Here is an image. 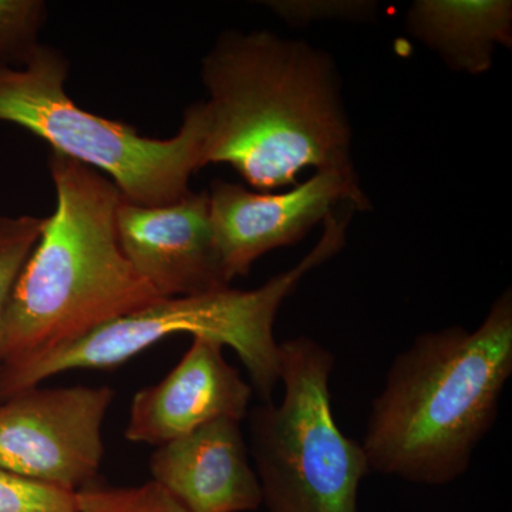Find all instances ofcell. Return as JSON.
Returning <instances> with one entry per match:
<instances>
[{
  "instance_id": "obj_3",
  "label": "cell",
  "mask_w": 512,
  "mask_h": 512,
  "mask_svg": "<svg viewBox=\"0 0 512 512\" xmlns=\"http://www.w3.org/2000/svg\"><path fill=\"white\" fill-rule=\"evenodd\" d=\"M49 171L56 210L10 295L0 376L164 299L121 251L113 181L53 151Z\"/></svg>"
},
{
  "instance_id": "obj_13",
  "label": "cell",
  "mask_w": 512,
  "mask_h": 512,
  "mask_svg": "<svg viewBox=\"0 0 512 512\" xmlns=\"http://www.w3.org/2000/svg\"><path fill=\"white\" fill-rule=\"evenodd\" d=\"M46 19L42 0H0V69L26 63L40 45Z\"/></svg>"
},
{
  "instance_id": "obj_4",
  "label": "cell",
  "mask_w": 512,
  "mask_h": 512,
  "mask_svg": "<svg viewBox=\"0 0 512 512\" xmlns=\"http://www.w3.org/2000/svg\"><path fill=\"white\" fill-rule=\"evenodd\" d=\"M67 76L69 60L42 43L23 66L0 69V121L42 138L53 153L100 171L133 204L161 207L190 194L191 175L204 167V101L184 110L174 137L160 140L77 106L66 93Z\"/></svg>"
},
{
  "instance_id": "obj_14",
  "label": "cell",
  "mask_w": 512,
  "mask_h": 512,
  "mask_svg": "<svg viewBox=\"0 0 512 512\" xmlns=\"http://www.w3.org/2000/svg\"><path fill=\"white\" fill-rule=\"evenodd\" d=\"M46 218L0 217V339L6 308L20 272L45 228Z\"/></svg>"
},
{
  "instance_id": "obj_2",
  "label": "cell",
  "mask_w": 512,
  "mask_h": 512,
  "mask_svg": "<svg viewBox=\"0 0 512 512\" xmlns=\"http://www.w3.org/2000/svg\"><path fill=\"white\" fill-rule=\"evenodd\" d=\"M512 375V293L473 332L423 333L394 359L362 441L370 470L420 485L463 477Z\"/></svg>"
},
{
  "instance_id": "obj_15",
  "label": "cell",
  "mask_w": 512,
  "mask_h": 512,
  "mask_svg": "<svg viewBox=\"0 0 512 512\" xmlns=\"http://www.w3.org/2000/svg\"><path fill=\"white\" fill-rule=\"evenodd\" d=\"M77 512H187L153 480L133 487L92 484L76 493Z\"/></svg>"
},
{
  "instance_id": "obj_11",
  "label": "cell",
  "mask_w": 512,
  "mask_h": 512,
  "mask_svg": "<svg viewBox=\"0 0 512 512\" xmlns=\"http://www.w3.org/2000/svg\"><path fill=\"white\" fill-rule=\"evenodd\" d=\"M150 471L187 512H251L262 505L241 421L217 420L163 444L150 458Z\"/></svg>"
},
{
  "instance_id": "obj_12",
  "label": "cell",
  "mask_w": 512,
  "mask_h": 512,
  "mask_svg": "<svg viewBox=\"0 0 512 512\" xmlns=\"http://www.w3.org/2000/svg\"><path fill=\"white\" fill-rule=\"evenodd\" d=\"M407 28L454 70L483 74L495 47H511L512 3L507 0H419Z\"/></svg>"
},
{
  "instance_id": "obj_9",
  "label": "cell",
  "mask_w": 512,
  "mask_h": 512,
  "mask_svg": "<svg viewBox=\"0 0 512 512\" xmlns=\"http://www.w3.org/2000/svg\"><path fill=\"white\" fill-rule=\"evenodd\" d=\"M116 229L128 262L163 298L229 289L232 281L215 241L207 190L161 207L121 197Z\"/></svg>"
},
{
  "instance_id": "obj_10",
  "label": "cell",
  "mask_w": 512,
  "mask_h": 512,
  "mask_svg": "<svg viewBox=\"0 0 512 512\" xmlns=\"http://www.w3.org/2000/svg\"><path fill=\"white\" fill-rule=\"evenodd\" d=\"M224 346L211 336H192L180 363L134 396L126 439L160 447L217 420H244L254 389L225 360Z\"/></svg>"
},
{
  "instance_id": "obj_5",
  "label": "cell",
  "mask_w": 512,
  "mask_h": 512,
  "mask_svg": "<svg viewBox=\"0 0 512 512\" xmlns=\"http://www.w3.org/2000/svg\"><path fill=\"white\" fill-rule=\"evenodd\" d=\"M345 229L343 222H326L325 234L301 264L255 291L229 288L210 295L164 298L0 376V402L59 373L121 365L180 333L211 336L237 350L254 392L262 403L272 402L279 382V345L272 332L276 312L306 272L338 254L345 244Z\"/></svg>"
},
{
  "instance_id": "obj_16",
  "label": "cell",
  "mask_w": 512,
  "mask_h": 512,
  "mask_svg": "<svg viewBox=\"0 0 512 512\" xmlns=\"http://www.w3.org/2000/svg\"><path fill=\"white\" fill-rule=\"evenodd\" d=\"M0 512H77L76 493L0 468Z\"/></svg>"
},
{
  "instance_id": "obj_7",
  "label": "cell",
  "mask_w": 512,
  "mask_h": 512,
  "mask_svg": "<svg viewBox=\"0 0 512 512\" xmlns=\"http://www.w3.org/2000/svg\"><path fill=\"white\" fill-rule=\"evenodd\" d=\"M107 386L23 390L0 402V468L77 491L96 481L113 403Z\"/></svg>"
},
{
  "instance_id": "obj_1",
  "label": "cell",
  "mask_w": 512,
  "mask_h": 512,
  "mask_svg": "<svg viewBox=\"0 0 512 512\" xmlns=\"http://www.w3.org/2000/svg\"><path fill=\"white\" fill-rule=\"evenodd\" d=\"M208 93L202 165L228 164L258 192L306 168L353 170L352 128L335 63L266 30L222 33L202 60Z\"/></svg>"
},
{
  "instance_id": "obj_8",
  "label": "cell",
  "mask_w": 512,
  "mask_h": 512,
  "mask_svg": "<svg viewBox=\"0 0 512 512\" xmlns=\"http://www.w3.org/2000/svg\"><path fill=\"white\" fill-rule=\"evenodd\" d=\"M208 191L215 241L231 281L248 275L261 256L296 244L340 202L369 207L355 170H322L289 191L254 192L227 181Z\"/></svg>"
},
{
  "instance_id": "obj_6",
  "label": "cell",
  "mask_w": 512,
  "mask_h": 512,
  "mask_svg": "<svg viewBox=\"0 0 512 512\" xmlns=\"http://www.w3.org/2000/svg\"><path fill=\"white\" fill-rule=\"evenodd\" d=\"M333 367L335 356L315 339L279 343L284 399L249 413L251 453L268 512H357L370 467L362 443L336 423Z\"/></svg>"
}]
</instances>
